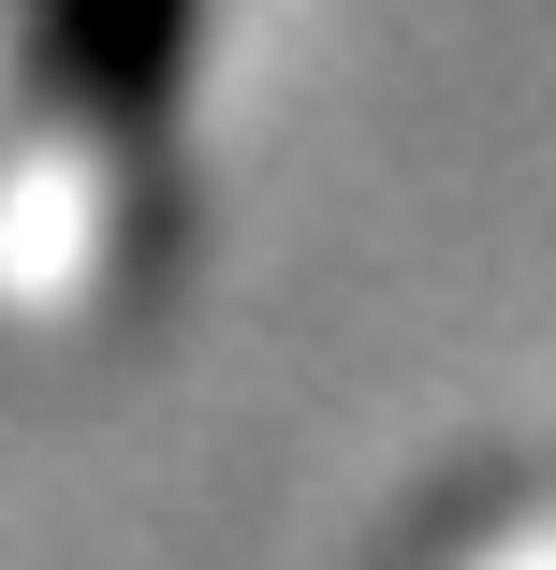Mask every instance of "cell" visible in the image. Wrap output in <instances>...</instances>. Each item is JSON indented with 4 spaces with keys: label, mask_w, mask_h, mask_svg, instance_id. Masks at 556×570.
Masks as SVG:
<instances>
[]
</instances>
